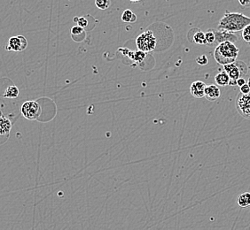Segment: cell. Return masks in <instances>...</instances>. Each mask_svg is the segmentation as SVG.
Instances as JSON below:
<instances>
[{"label":"cell","mask_w":250,"mask_h":230,"mask_svg":"<svg viewBox=\"0 0 250 230\" xmlns=\"http://www.w3.org/2000/svg\"><path fill=\"white\" fill-rule=\"evenodd\" d=\"M19 89L15 85H12L5 90L3 97L5 98H16L19 96Z\"/></svg>","instance_id":"2e32d148"},{"label":"cell","mask_w":250,"mask_h":230,"mask_svg":"<svg viewBox=\"0 0 250 230\" xmlns=\"http://www.w3.org/2000/svg\"><path fill=\"white\" fill-rule=\"evenodd\" d=\"M240 50L235 46L234 43L230 41L222 42L217 46L214 57L216 61L220 65L224 66L227 64H231L237 60L239 56Z\"/></svg>","instance_id":"7a4b0ae2"},{"label":"cell","mask_w":250,"mask_h":230,"mask_svg":"<svg viewBox=\"0 0 250 230\" xmlns=\"http://www.w3.org/2000/svg\"><path fill=\"white\" fill-rule=\"evenodd\" d=\"M221 96V92L219 86L217 85H208L205 88V95L204 97L208 99V101H216Z\"/></svg>","instance_id":"30bf717a"},{"label":"cell","mask_w":250,"mask_h":230,"mask_svg":"<svg viewBox=\"0 0 250 230\" xmlns=\"http://www.w3.org/2000/svg\"><path fill=\"white\" fill-rule=\"evenodd\" d=\"M250 24V17L240 13L226 12L219 21V30L236 33L243 31V29Z\"/></svg>","instance_id":"6da1fadb"},{"label":"cell","mask_w":250,"mask_h":230,"mask_svg":"<svg viewBox=\"0 0 250 230\" xmlns=\"http://www.w3.org/2000/svg\"><path fill=\"white\" fill-rule=\"evenodd\" d=\"M224 70L229 76V85L231 86H236L237 80L240 77L245 78L249 72V69L245 63L240 61H237V60L234 63L224 65Z\"/></svg>","instance_id":"3957f363"},{"label":"cell","mask_w":250,"mask_h":230,"mask_svg":"<svg viewBox=\"0 0 250 230\" xmlns=\"http://www.w3.org/2000/svg\"><path fill=\"white\" fill-rule=\"evenodd\" d=\"M196 62L198 63L200 66H207L208 64V57L206 55H201V56L197 57Z\"/></svg>","instance_id":"603a6c76"},{"label":"cell","mask_w":250,"mask_h":230,"mask_svg":"<svg viewBox=\"0 0 250 230\" xmlns=\"http://www.w3.org/2000/svg\"><path fill=\"white\" fill-rule=\"evenodd\" d=\"M130 2H134V3H136V2H140V1H141V0H130Z\"/></svg>","instance_id":"4316f807"},{"label":"cell","mask_w":250,"mask_h":230,"mask_svg":"<svg viewBox=\"0 0 250 230\" xmlns=\"http://www.w3.org/2000/svg\"><path fill=\"white\" fill-rule=\"evenodd\" d=\"M239 3L243 7H250V0H239Z\"/></svg>","instance_id":"484cf974"},{"label":"cell","mask_w":250,"mask_h":230,"mask_svg":"<svg viewBox=\"0 0 250 230\" xmlns=\"http://www.w3.org/2000/svg\"><path fill=\"white\" fill-rule=\"evenodd\" d=\"M74 21H77V22H78V25L82 27L83 29L88 26V21H87L86 18H84V17H80V18H79V17H75Z\"/></svg>","instance_id":"7402d4cb"},{"label":"cell","mask_w":250,"mask_h":230,"mask_svg":"<svg viewBox=\"0 0 250 230\" xmlns=\"http://www.w3.org/2000/svg\"><path fill=\"white\" fill-rule=\"evenodd\" d=\"M238 205L240 207H248L250 205V192H245L239 196L238 198Z\"/></svg>","instance_id":"e0dca14e"},{"label":"cell","mask_w":250,"mask_h":230,"mask_svg":"<svg viewBox=\"0 0 250 230\" xmlns=\"http://www.w3.org/2000/svg\"><path fill=\"white\" fill-rule=\"evenodd\" d=\"M21 113L27 120L35 121L41 114V107L37 101H27L21 106Z\"/></svg>","instance_id":"5b68a950"},{"label":"cell","mask_w":250,"mask_h":230,"mask_svg":"<svg viewBox=\"0 0 250 230\" xmlns=\"http://www.w3.org/2000/svg\"><path fill=\"white\" fill-rule=\"evenodd\" d=\"M241 36L243 40L250 46V24L243 29V31L241 32Z\"/></svg>","instance_id":"ffe728a7"},{"label":"cell","mask_w":250,"mask_h":230,"mask_svg":"<svg viewBox=\"0 0 250 230\" xmlns=\"http://www.w3.org/2000/svg\"><path fill=\"white\" fill-rule=\"evenodd\" d=\"M137 19H138L137 15L130 9L124 11L122 15V20L126 23H134L137 21Z\"/></svg>","instance_id":"9a60e30c"},{"label":"cell","mask_w":250,"mask_h":230,"mask_svg":"<svg viewBox=\"0 0 250 230\" xmlns=\"http://www.w3.org/2000/svg\"><path fill=\"white\" fill-rule=\"evenodd\" d=\"M248 85H249V86H250V79H249V80H248Z\"/></svg>","instance_id":"83f0119b"},{"label":"cell","mask_w":250,"mask_h":230,"mask_svg":"<svg viewBox=\"0 0 250 230\" xmlns=\"http://www.w3.org/2000/svg\"><path fill=\"white\" fill-rule=\"evenodd\" d=\"M195 32L193 33L192 37H188L190 39V41L193 42L194 44L201 45V46H205L207 45V41L205 38V33L203 31H200L198 29H195Z\"/></svg>","instance_id":"8fae6325"},{"label":"cell","mask_w":250,"mask_h":230,"mask_svg":"<svg viewBox=\"0 0 250 230\" xmlns=\"http://www.w3.org/2000/svg\"><path fill=\"white\" fill-rule=\"evenodd\" d=\"M11 129H12V123L10 120L5 116H1L0 117V136L8 135L10 133Z\"/></svg>","instance_id":"7c38bea8"},{"label":"cell","mask_w":250,"mask_h":230,"mask_svg":"<svg viewBox=\"0 0 250 230\" xmlns=\"http://www.w3.org/2000/svg\"><path fill=\"white\" fill-rule=\"evenodd\" d=\"M205 38L207 41V45H213L214 43L216 42V35H215L214 30H208L205 33Z\"/></svg>","instance_id":"d6986e66"},{"label":"cell","mask_w":250,"mask_h":230,"mask_svg":"<svg viewBox=\"0 0 250 230\" xmlns=\"http://www.w3.org/2000/svg\"><path fill=\"white\" fill-rule=\"evenodd\" d=\"M146 52L140 51V50L137 51H129L127 56L129 57L130 60H132V61H134L135 62L141 63V62L143 61L146 59Z\"/></svg>","instance_id":"5bb4252c"},{"label":"cell","mask_w":250,"mask_h":230,"mask_svg":"<svg viewBox=\"0 0 250 230\" xmlns=\"http://www.w3.org/2000/svg\"><path fill=\"white\" fill-rule=\"evenodd\" d=\"M95 5L100 10H107L111 5V0H95Z\"/></svg>","instance_id":"ac0fdd59"},{"label":"cell","mask_w":250,"mask_h":230,"mask_svg":"<svg viewBox=\"0 0 250 230\" xmlns=\"http://www.w3.org/2000/svg\"><path fill=\"white\" fill-rule=\"evenodd\" d=\"M245 83H247V81H246V79L244 77H240V78H239V79L237 80V86H239V87H241V86L244 85Z\"/></svg>","instance_id":"d4e9b609"},{"label":"cell","mask_w":250,"mask_h":230,"mask_svg":"<svg viewBox=\"0 0 250 230\" xmlns=\"http://www.w3.org/2000/svg\"><path fill=\"white\" fill-rule=\"evenodd\" d=\"M206 84L202 81H196L193 82L191 86H190V92L192 94V96L196 98H202L205 95V88Z\"/></svg>","instance_id":"9c48e42d"},{"label":"cell","mask_w":250,"mask_h":230,"mask_svg":"<svg viewBox=\"0 0 250 230\" xmlns=\"http://www.w3.org/2000/svg\"><path fill=\"white\" fill-rule=\"evenodd\" d=\"M236 107L241 116L250 119V92L249 94H239L236 101Z\"/></svg>","instance_id":"8992f818"},{"label":"cell","mask_w":250,"mask_h":230,"mask_svg":"<svg viewBox=\"0 0 250 230\" xmlns=\"http://www.w3.org/2000/svg\"><path fill=\"white\" fill-rule=\"evenodd\" d=\"M71 34H72L73 37L81 36V35L84 34V29L78 25L74 26L73 28L71 29Z\"/></svg>","instance_id":"44dd1931"},{"label":"cell","mask_w":250,"mask_h":230,"mask_svg":"<svg viewBox=\"0 0 250 230\" xmlns=\"http://www.w3.org/2000/svg\"><path fill=\"white\" fill-rule=\"evenodd\" d=\"M157 39L154 32L151 31H146L143 32L136 39V45L138 50L144 52L153 51L156 47Z\"/></svg>","instance_id":"277c9868"},{"label":"cell","mask_w":250,"mask_h":230,"mask_svg":"<svg viewBox=\"0 0 250 230\" xmlns=\"http://www.w3.org/2000/svg\"><path fill=\"white\" fill-rule=\"evenodd\" d=\"M215 82L219 86H222V87L227 86V85H229V76L227 75V73L224 71V70L223 72H220L218 75H216Z\"/></svg>","instance_id":"4fadbf2b"},{"label":"cell","mask_w":250,"mask_h":230,"mask_svg":"<svg viewBox=\"0 0 250 230\" xmlns=\"http://www.w3.org/2000/svg\"><path fill=\"white\" fill-rule=\"evenodd\" d=\"M215 35H216V42L217 43H222L224 41H230L235 43L238 41V36H235L234 33L229 32V31H223V30H218L215 31Z\"/></svg>","instance_id":"ba28073f"},{"label":"cell","mask_w":250,"mask_h":230,"mask_svg":"<svg viewBox=\"0 0 250 230\" xmlns=\"http://www.w3.org/2000/svg\"><path fill=\"white\" fill-rule=\"evenodd\" d=\"M240 88V93L242 94H249L250 92V88L248 83H245L244 85H242Z\"/></svg>","instance_id":"cb8c5ba5"},{"label":"cell","mask_w":250,"mask_h":230,"mask_svg":"<svg viewBox=\"0 0 250 230\" xmlns=\"http://www.w3.org/2000/svg\"><path fill=\"white\" fill-rule=\"evenodd\" d=\"M28 46L27 39L23 36H12L7 42L5 46L6 51H16L21 52L23 51Z\"/></svg>","instance_id":"52a82bcc"}]
</instances>
